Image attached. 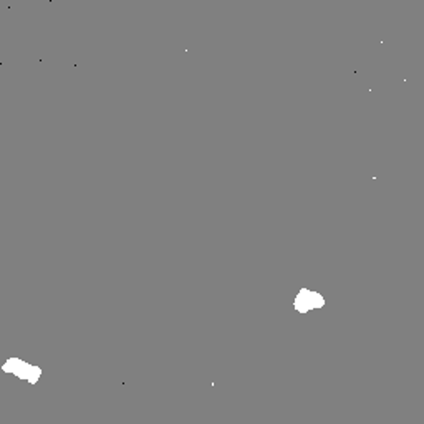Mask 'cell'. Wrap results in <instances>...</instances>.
Returning a JSON list of instances; mask_svg holds the SVG:
<instances>
[{"label": "cell", "mask_w": 424, "mask_h": 424, "mask_svg": "<svg viewBox=\"0 0 424 424\" xmlns=\"http://www.w3.org/2000/svg\"><path fill=\"white\" fill-rule=\"evenodd\" d=\"M2 371L7 375L17 376L18 380L28 381L30 385H37L44 375L40 366L32 365L22 358H8V360L2 365Z\"/></svg>", "instance_id": "6da1fadb"}]
</instances>
